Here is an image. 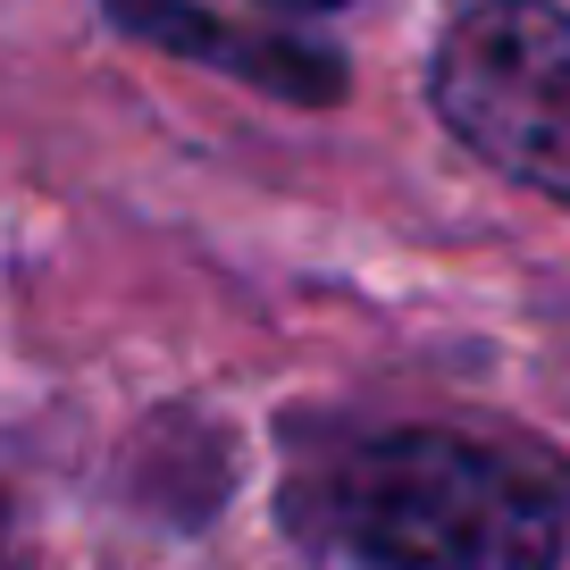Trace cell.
<instances>
[{
    "label": "cell",
    "mask_w": 570,
    "mask_h": 570,
    "mask_svg": "<svg viewBox=\"0 0 570 570\" xmlns=\"http://www.w3.org/2000/svg\"><path fill=\"white\" fill-rule=\"evenodd\" d=\"M428 92L487 168L570 210V18L553 0H470L436 42Z\"/></svg>",
    "instance_id": "obj_2"
},
{
    "label": "cell",
    "mask_w": 570,
    "mask_h": 570,
    "mask_svg": "<svg viewBox=\"0 0 570 570\" xmlns=\"http://www.w3.org/2000/svg\"><path fill=\"white\" fill-rule=\"evenodd\" d=\"M109 18L126 35L160 42V51H185L202 68H227L244 85L277 92V101H336L344 92V59L320 51V42H294V35H252V26H227L194 0H109Z\"/></svg>",
    "instance_id": "obj_3"
},
{
    "label": "cell",
    "mask_w": 570,
    "mask_h": 570,
    "mask_svg": "<svg viewBox=\"0 0 570 570\" xmlns=\"http://www.w3.org/2000/svg\"><path fill=\"white\" fill-rule=\"evenodd\" d=\"M277 9H344V0H277Z\"/></svg>",
    "instance_id": "obj_4"
},
{
    "label": "cell",
    "mask_w": 570,
    "mask_h": 570,
    "mask_svg": "<svg viewBox=\"0 0 570 570\" xmlns=\"http://www.w3.org/2000/svg\"><path fill=\"white\" fill-rule=\"evenodd\" d=\"M327 537L370 570H562L570 479L462 428H394L327 479Z\"/></svg>",
    "instance_id": "obj_1"
}]
</instances>
